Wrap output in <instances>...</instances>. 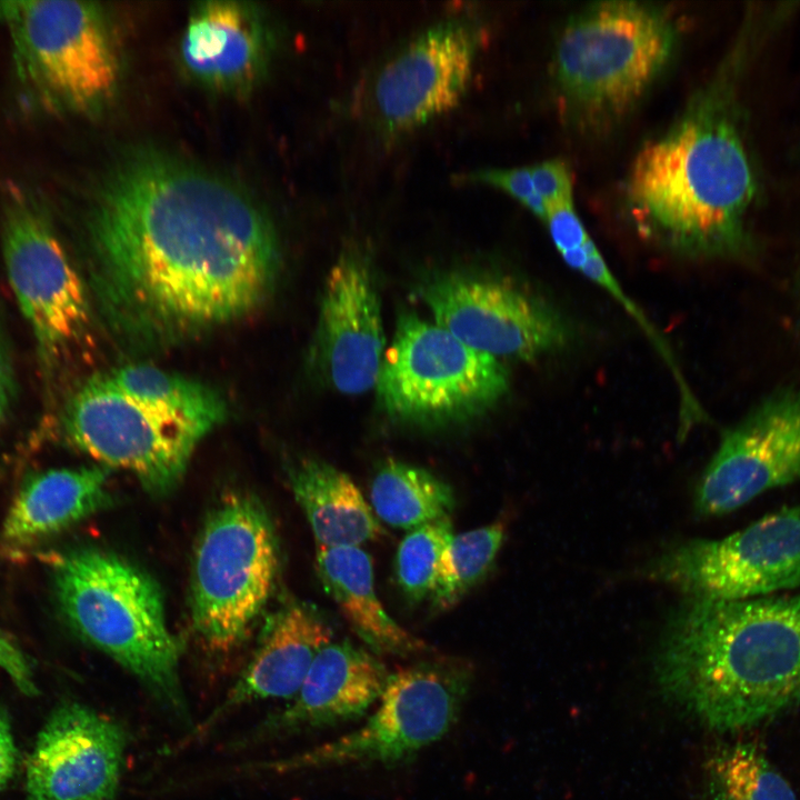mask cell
Returning <instances> with one entry per match:
<instances>
[{"mask_svg":"<svg viewBox=\"0 0 800 800\" xmlns=\"http://www.w3.org/2000/svg\"><path fill=\"white\" fill-rule=\"evenodd\" d=\"M62 427L69 441L99 464L131 472L152 494L181 480L199 432L168 422L119 390L106 373L89 377L68 399Z\"/></svg>","mask_w":800,"mask_h":800,"instance_id":"11","label":"cell"},{"mask_svg":"<svg viewBox=\"0 0 800 800\" xmlns=\"http://www.w3.org/2000/svg\"><path fill=\"white\" fill-rule=\"evenodd\" d=\"M333 633L312 607L284 603L271 617L258 648L226 698L193 731L204 736L238 708L264 699H293L317 654Z\"/></svg>","mask_w":800,"mask_h":800,"instance_id":"19","label":"cell"},{"mask_svg":"<svg viewBox=\"0 0 800 800\" xmlns=\"http://www.w3.org/2000/svg\"><path fill=\"white\" fill-rule=\"evenodd\" d=\"M17 764V748L7 713L0 708V791L12 778Z\"/></svg>","mask_w":800,"mask_h":800,"instance_id":"33","label":"cell"},{"mask_svg":"<svg viewBox=\"0 0 800 800\" xmlns=\"http://www.w3.org/2000/svg\"><path fill=\"white\" fill-rule=\"evenodd\" d=\"M89 229L107 317L140 342L240 320L267 302L279 273L273 226L248 197L160 156L113 171Z\"/></svg>","mask_w":800,"mask_h":800,"instance_id":"1","label":"cell"},{"mask_svg":"<svg viewBox=\"0 0 800 800\" xmlns=\"http://www.w3.org/2000/svg\"><path fill=\"white\" fill-rule=\"evenodd\" d=\"M7 277L44 360L76 343L90 323L86 286L44 211L20 190L3 203Z\"/></svg>","mask_w":800,"mask_h":800,"instance_id":"12","label":"cell"},{"mask_svg":"<svg viewBox=\"0 0 800 800\" xmlns=\"http://www.w3.org/2000/svg\"><path fill=\"white\" fill-rule=\"evenodd\" d=\"M370 501L378 519L406 530L449 517L454 507L452 488L446 481L394 459L384 461L374 473Z\"/></svg>","mask_w":800,"mask_h":800,"instance_id":"25","label":"cell"},{"mask_svg":"<svg viewBox=\"0 0 800 800\" xmlns=\"http://www.w3.org/2000/svg\"><path fill=\"white\" fill-rule=\"evenodd\" d=\"M506 537V526H489L453 536L444 549L430 593L433 608L456 606L491 570Z\"/></svg>","mask_w":800,"mask_h":800,"instance_id":"27","label":"cell"},{"mask_svg":"<svg viewBox=\"0 0 800 800\" xmlns=\"http://www.w3.org/2000/svg\"><path fill=\"white\" fill-rule=\"evenodd\" d=\"M279 570L271 519L256 497L231 492L208 514L191 572V622L213 653L240 646L267 604Z\"/></svg>","mask_w":800,"mask_h":800,"instance_id":"6","label":"cell"},{"mask_svg":"<svg viewBox=\"0 0 800 800\" xmlns=\"http://www.w3.org/2000/svg\"><path fill=\"white\" fill-rule=\"evenodd\" d=\"M459 180L499 189L522 204L544 222L548 207L537 193L529 166L517 168H486L461 174Z\"/></svg>","mask_w":800,"mask_h":800,"instance_id":"29","label":"cell"},{"mask_svg":"<svg viewBox=\"0 0 800 800\" xmlns=\"http://www.w3.org/2000/svg\"><path fill=\"white\" fill-rule=\"evenodd\" d=\"M472 680L471 664L457 658H429L400 668L389 673L377 708L356 730L299 753L257 763L253 771L284 774L406 763L452 729Z\"/></svg>","mask_w":800,"mask_h":800,"instance_id":"7","label":"cell"},{"mask_svg":"<svg viewBox=\"0 0 800 800\" xmlns=\"http://www.w3.org/2000/svg\"><path fill=\"white\" fill-rule=\"evenodd\" d=\"M481 38L479 26L457 17L428 27L402 47L373 83L382 130L409 132L456 108L470 83Z\"/></svg>","mask_w":800,"mask_h":800,"instance_id":"15","label":"cell"},{"mask_svg":"<svg viewBox=\"0 0 800 800\" xmlns=\"http://www.w3.org/2000/svg\"><path fill=\"white\" fill-rule=\"evenodd\" d=\"M707 800H797L796 793L752 742L718 748L704 763Z\"/></svg>","mask_w":800,"mask_h":800,"instance_id":"26","label":"cell"},{"mask_svg":"<svg viewBox=\"0 0 800 800\" xmlns=\"http://www.w3.org/2000/svg\"><path fill=\"white\" fill-rule=\"evenodd\" d=\"M0 668L26 696L38 694L30 659L9 633L0 629Z\"/></svg>","mask_w":800,"mask_h":800,"instance_id":"32","label":"cell"},{"mask_svg":"<svg viewBox=\"0 0 800 800\" xmlns=\"http://www.w3.org/2000/svg\"><path fill=\"white\" fill-rule=\"evenodd\" d=\"M500 360L479 352L412 311L397 320L376 384L381 409L417 426L463 423L492 409L509 390Z\"/></svg>","mask_w":800,"mask_h":800,"instance_id":"8","label":"cell"},{"mask_svg":"<svg viewBox=\"0 0 800 800\" xmlns=\"http://www.w3.org/2000/svg\"><path fill=\"white\" fill-rule=\"evenodd\" d=\"M128 737L117 721L79 702L56 708L26 769L28 800H113Z\"/></svg>","mask_w":800,"mask_h":800,"instance_id":"17","label":"cell"},{"mask_svg":"<svg viewBox=\"0 0 800 800\" xmlns=\"http://www.w3.org/2000/svg\"><path fill=\"white\" fill-rule=\"evenodd\" d=\"M543 223L560 254L581 248L591 239L573 201L551 207Z\"/></svg>","mask_w":800,"mask_h":800,"instance_id":"31","label":"cell"},{"mask_svg":"<svg viewBox=\"0 0 800 800\" xmlns=\"http://www.w3.org/2000/svg\"><path fill=\"white\" fill-rule=\"evenodd\" d=\"M384 348L371 266L364 253L347 249L324 281L310 363L333 390L358 396L376 388Z\"/></svg>","mask_w":800,"mask_h":800,"instance_id":"16","label":"cell"},{"mask_svg":"<svg viewBox=\"0 0 800 800\" xmlns=\"http://www.w3.org/2000/svg\"><path fill=\"white\" fill-rule=\"evenodd\" d=\"M112 383L157 417L203 437L227 416L219 391L152 364L133 363L107 372Z\"/></svg>","mask_w":800,"mask_h":800,"instance_id":"24","label":"cell"},{"mask_svg":"<svg viewBox=\"0 0 800 800\" xmlns=\"http://www.w3.org/2000/svg\"><path fill=\"white\" fill-rule=\"evenodd\" d=\"M449 517L410 530L399 544L396 556V578L402 593L412 602L430 596L438 564L453 537Z\"/></svg>","mask_w":800,"mask_h":800,"instance_id":"28","label":"cell"},{"mask_svg":"<svg viewBox=\"0 0 800 800\" xmlns=\"http://www.w3.org/2000/svg\"><path fill=\"white\" fill-rule=\"evenodd\" d=\"M646 571L688 598L747 600L794 588L800 584V504L722 539L676 544Z\"/></svg>","mask_w":800,"mask_h":800,"instance_id":"10","label":"cell"},{"mask_svg":"<svg viewBox=\"0 0 800 800\" xmlns=\"http://www.w3.org/2000/svg\"><path fill=\"white\" fill-rule=\"evenodd\" d=\"M420 294L434 323L500 361L534 360L561 349L569 338L550 303L507 278L448 271L428 279Z\"/></svg>","mask_w":800,"mask_h":800,"instance_id":"13","label":"cell"},{"mask_svg":"<svg viewBox=\"0 0 800 800\" xmlns=\"http://www.w3.org/2000/svg\"><path fill=\"white\" fill-rule=\"evenodd\" d=\"M664 697L718 731L759 726L800 703V592L687 598L654 656Z\"/></svg>","mask_w":800,"mask_h":800,"instance_id":"3","label":"cell"},{"mask_svg":"<svg viewBox=\"0 0 800 800\" xmlns=\"http://www.w3.org/2000/svg\"><path fill=\"white\" fill-rule=\"evenodd\" d=\"M53 586L69 627L133 674L164 709L188 721L180 646L153 578L117 553L84 547L54 561Z\"/></svg>","mask_w":800,"mask_h":800,"instance_id":"5","label":"cell"},{"mask_svg":"<svg viewBox=\"0 0 800 800\" xmlns=\"http://www.w3.org/2000/svg\"><path fill=\"white\" fill-rule=\"evenodd\" d=\"M388 676L372 651L331 642L317 654L293 701L258 723L236 748L354 721L379 701Z\"/></svg>","mask_w":800,"mask_h":800,"instance_id":"18","label":"cell"},{"mask_svg":"<svg viewBox=\"0 0 800 800\" xmlns=\"http://www.w3.org/2000/svg\"><path fill=\"white\" fill-rule=\"evenodd\" d=\"M187 68L220 89L249 87L262 71L268 52L258 12L234 1H208L191 13L182 38Z\"/></svg>","mask_w":800,"mask_h":800,"instance_id":"20","label":"cell"},{"mask_svg":"<svg viewBox=\"0 0 800 800\" xmlns=\"http://www.w3.org/2000/svg\"><path fill=\"white\" fill-rule=\"evenodd\" d=\"M108 477L109 468L101 464L33 473L9 508L1 542L14 550L28 549L108 507Z\"/></svg>","mask_w":800,"mask_h":800,"instance_id":"21","label":"cell"},{"mask_svg":"<svg viewBox=\"0 0 800 800\" xmlns=\"http://www.w3.org/2000/svg\"><path fill=\"white\" fill-rule=\"evenodd\" d=\"M12 371L8 350L0 332V424L7 413L12 394Z\"/></svg>","mask_w":800,"mask_h":800,"instance_id":"34","label":"cell"},{"mask_svg":"<svg viewBox=\"0 0 800 800\" xmlns=\"http://www.w3.org/2000/svg\"><path fill=\"white\" fill-rule=\"evenodd\" d=\"M682 33L678 10L664 2L597 1L573 11L550 68L564 121L589 136L621 124L669 69Z\"/></svg>","mask_w":800,"mask_h":800,"instance_id":"4","label":"cell"},{"mask_svg":"<svg viewBox=\"0 0 800 800\" xmlns=\"http://www.w3.org/2000/svg\"><path fill=\"white\" fill-rule=\"evenodd\" d=\"M800 481V386L760 400L728 429L697 487L700 516H721Z\"/></svg>","mask_w":800,"mask_h":800,"instance_id":"14","label":"cell"},{"mask_svg":"<svg viewBox=\"0 0 800 800\" xmlns=\"http://www.w3.org/2000/svg\"><path fill=\"white\" fill-rule=\"evenodd\" d=\"M534 189L551 207L573 201V181L568 164L561 159H549L529 166Z\"/></svg>","mask_w":800,"mask_h":800,"instance_id":"30","label":"cell"},{"mask_svg":"<svg viewBox=\"0 0 800 800\" xmlns=\"http://www.w3.org/2000/svg\"><path fill=\"white\" fill-rule=\"evenodd\" d=\"M18 74L46 107L88 113L114 92L119 64L102 11L66 0L0 2Z\"/></svg>","mask_w":800,"mask_h":800,"instance_id":"9","label":"cell"},{"mask_svg":"<svg viewBox=\"0 0 800 800\" xmlns=\"http://www.w3.org/2000/svg\"><path fill=\"white\" fill-rule=\"evenodd\" d=\"M316 568L324 591L358 637L378 654L431 652L428 643L393 620L380 602L370 556L360 547H317Z\"/></svg>","mask_w":800,"mask_h":800,"instance_id":"22","label":"cell"},{"mask_svg":"<svg viewBox=\"0 0 800 800\" xmlns=\"http://www.w3.org/2000/svg\"><path fill=\"white\" fill-rule=\"evenodd\" d=\"M799 302H800V277H799Z\"/></svg>","mask_w":800,"mask_h":800,"instance_id":"35","label":"cell"},{"mask_svg":"<svg viewBox=\"0 0 800 800\" xmlns=\"http://www.w3.org/2000/svg\"><path fill=\"white\" fill-rule=\"evenodd\" d=\"M288 481L317 546L360 547L382 534L379 519L356 483L332 464L302 458L288 469Z\"/></svg>","mask_w":800,"mask_h":800,"instance_id":"23","label":"cell"},{"mask_svg":"<svg viewBox=\"0 0 800 800\" xmlns=\"http://www.w3.org/2000/svg\"><path fill=\"white\" fill-rule=\"evenodd\" d=\"M752 26L739 32L711 77L672 122L636 153L623 188L638 229L694 258H748V216L758 192L740 98Z\"/></svg>","mask_w":800,"mask_h":800,"instance_id":"2","label":"cell"}]
</instances>
